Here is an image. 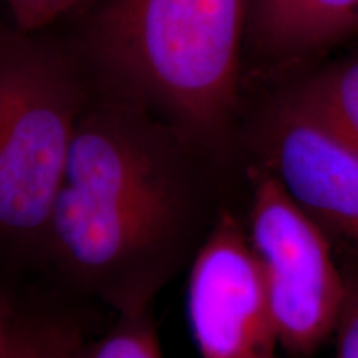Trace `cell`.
<instances>
[{"instance_id": "6da1fadb", "label": "cell", "mask_w": 358, "mask_h": 358, "mask_svg": "<svg viewBox=\"0 0 358 358\" xmlns=\"http://www.w3.org/2000/svg\"><path fill=\"white\" fill-rule=\"evenodd\" d=\"M250 0H96L90 40L138 100L214 140L239 105Z\"/></svg>"}, {"instance_id": "7a4b0ae2", "label": "cell", "mask_w": 358, "mask_h": 358, "mask_svg": "<svg viewBox=\"0 0 358 358\" xmlns=\"http://www.w3.org/2000/svg\"><path fill=\"white\" fill-rule=\"evenodd\" d=\"M80 115L58 58L20 42L0 48V237H47Z\"/></svg>"}, {"instance_id": "3957f363", "label": "cell", "mask_w": 358, "mask_h": 358, "mask_svg": "<svg viewBox=\"0 0 358 358\" xmlns=\"http://www.w3.org/2000/svg\"><path fill=\"white\" fill-rule=\"evenodd\" d=\"M186 221V187L88 194L62 186L45 239L90 287L136 312L181 248Z\"/></svg>"}, {"instance_id": "277c9868", "label": "cell", "mask_w": 358, "mask_h": 358, "mask_svg": "<svg viewBox=\"0 0 358 358\" xmlns=\"http://www.w3.org/2000/svg\"><path fill=\"white\" fill-rule=\"evenodd\" d=\"M282 350L310 357L334 338L345 272L332 239L285 192L274 174L250 169L248 226Z\"/></svg>"}, {"instance_id": "5b68a950", "label": "cell", "mask_w": 358, "mask_h": 358, "mask_svg": "<svg viewBox=\"0 0 358 358\" xmlns=\"http://www.w3.org/2000/svg\"><path fill=\"white\" fill-rule=\"evenodd\" d=\"M262 166L358 262V151L295 80L264 113Z\"/></svg>"}, {"instance_id": "8992f818", "label": "cell", "mask_w": 358, "mask_h": 358, "mask_svg": "<svg viewBox=\"0 0 358 358\" xmlns=\"http://www.w3.org/2000/svg\"><path fill=\"white\" fill-rule=\"evenodd\" d=\"M187 319L201 358H282V345L245 226L222 213L196 254Z\"/></svg>"}, {"instance_id": "52a82bcc", "label": "cell", "mask_w": 358, "mask_h": 358, "mask_svg": "<svg viewBox=\"0 0 358 358\" xmlns=\"http://www.w3.org/2000/svg\"><path fill=\"white\" fill-rule=\"evenodd\" d=\"M357 38L358 0H250L245 45L268 64H313Z\"/></svg>"}, {"instance_id": "ba28073f", "label": "cell", "mask_w": 358, "mask_h": 358, "mask_svg": "<svg viewBox=\"0 0 358 358\" xmlns=\"http://www.w3.org/2000/svg\"><path fill=\"white\" fill-rule=\"evenodd\" d=\"M358 151V47L297 78Z\"/></svg>"}, {"instance_id": "9c48e42d", "label": "cell", "mask_w": 358, "mask_h": 358, "mask_svg": "<svg viewBox=\"0 0 358 358\" xmlns=\"http://www.w3.org/2000/svg\"><path fill=\"white\" fill-rule=\"evenodd\" d=\"M70 358H163L151 320L143 313L123 312L122 320L101 338L80 343Z\"/></svg>"}, {"instance_id": "30bf717a", "label": "cell", "mask_w": 358, "mask_h": 358, "mask_svg": "<svg viewBox=\"0 0 358 358\" xmlns=\"http://www.w3.org/2000/svg\"><path fill=\"white\" fill-rule=\"evenodd\" d=\"M77 340L42 327L3 329L0 358H70Z\"/></svg>"}, {"instance_id": "8fae6325", "label": "cell", "mask_w": 358, "mask_h": 358, "mask_svg": "<svg viewBox=\"0 0 358 358\" xmlns=\"http://www.w3.org/2000/svg\"><path fill=\"white\" fill-rule=\"evenodd\" d=\"M22 32H35L96 0H0Z\"/></svg>"}, {"instance_id": "7c38bea8", "label": "cell", "mask_w": 358, "mask_h": 358, "mask_svg": "<svg viewBox=\"0 0 358 358\" xmlns=\"http://www.w3.org/2000/svg\"><path fill=\"white\" fill-rule=\"evenodd\" d=\"M345 297L335 325V358H358V262L343 266Z\"/></svg>"}, {"instance_id": "4fadbf2b", "label": "cell", "mask_w": 358, "mask_h": 358, "mask_svg": "<svg viewBox=\"0 0 358 358\" xmlns=\"http://www.w3.org/2000/svg\"><path fill=\"white\" fill-rule=\"evenodd\" d=\"M3 329H6V327L2 325V320H0V335H2V332H3Z\"/></svg>"}]
</instances>
